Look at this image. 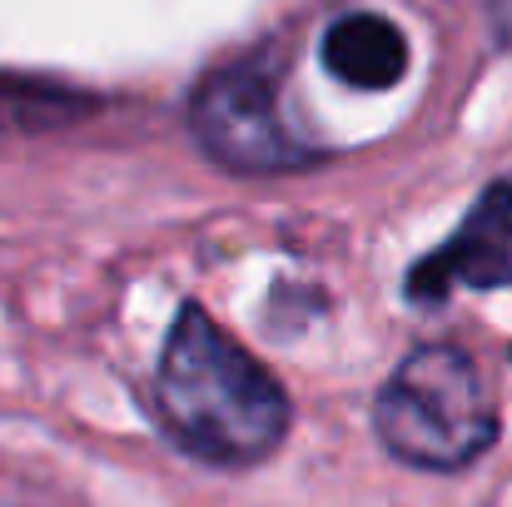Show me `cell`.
Here are the masks:
<instances>
[{
  "instance_id": "cell-6",
  "label": "cell",
  "mask_w": 512,
  "mask_h": 507,
  "mask_svg": "<svg viewBox=\"0 0 512 507\" xmlns=\"http://www.w3.org/2000/svg\"><path fill=\"white\" fill-rule=\"evenodd\" d=\"M488 25H493V40L512 50V0H488Z\"/></svg>"
},
{
  "instance_id": "cell-3",
  "label": "cell",
  "mask_w": 512,
  "mask_h": 507,
  "mask_svg": "<svg viewBox=\"0 0 512 507\" xmlns=\"http://www.w3.org/2000/svg\"><path fill=\"white\" fill-rule=\"evenodd\" d=\"M189 125L204 155L234 174H284V169L314 165V150L289 130L274 80L259 65L214 70L194 90Z\"/></svg>"
},
{
  "instance_id": "cell-4",
  "label": "cell",
  "mask_w": 512,
  "mask_h": 507,
  "mask_svg": "<svg viewBox=\"0 0 512 507\" xmlns=\"http://www.w3.org/2000/svg\"><path fill=\"white\" fill-rule=\"evenodd\" d=\"M512 284V179H498L463 214L458 234L423 254L408 274L413 304H443L458 289H503Z\"/></svg>"
},
{
  "instance_id": "cell-2",
  "label": "cell",
  "mask_w": 512,
  "mask_h": 507,
  "mask_svg": "<svg viewBox=\"0 0 512 507\" xmlns=\"http://www.w3.org/2000/svg\"><path fill=\"white\" fill-rule=\"evenodd\" d=\"M373 428L398 463L458 473L498 443V403L463 348L423 343L378 388Z\"/></svg>"
},
{
  "instance_id": "cell-1",
  "label": "cell",
  "mask_w": 512,
  "mask_h": 507,
  "mask_svg": "<svg viewBox=\"0 0 512 507\" xmlns=\"http://www.w3.org/2000/svg\"><path fill=\"white\" fill-rule=\"evenodd\" d=\"M155 408L184 453L219 468H249L289 433V398L279 378L204 309H184L174 319L155 373Z\"/></svg>"
},
{
  "instance_id": "cell-5",
  "label": "cell",
  "mask_w": 512,
  "mask_h": 507,
  "mask_svg": "<svg viewBox=\"0 0 512 507\" xmlns=\"http://www.w3.org/2000/svg\"><path fill=\"white\" fill-rule=\"evenodd\" d=\"M324 65L353 90H393L408 70V40L388 15L353 10L324 30Z\"/></svg>"
}]
</instances>
